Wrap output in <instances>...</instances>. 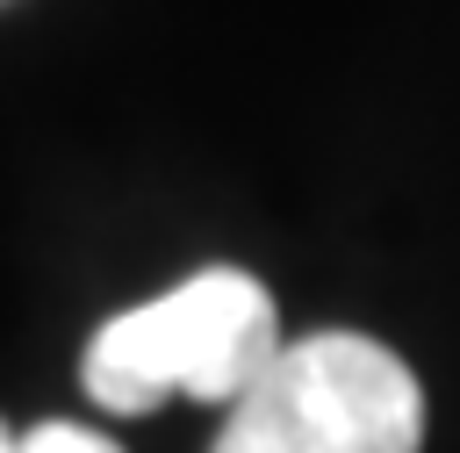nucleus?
<instances>
[{"mask_svg":"<svg viewBox=\"0 0 460 453\" xmlns=\"http://www.w3.org/2000/svg\"><path fill=\"white\" fill-rule=\"evenodd\" d=\"M0 453H122V446L101 439L93 424H65V417H50V424H36V431L0 424Z\"/></svg>","mask_w":460,"mask_h":453,"instance_id":"nucleus-3","label":"nucleus"},{"mask_svg":"<svg viewBox=\"0 0 460 453\" xmlns=\"http://www.w3.org/2000/svg\"><path fill=\"white\" fill-rule=\"evenodd\" d=\"M280 345L288 338H280V309L266 280H252L244 266H201L180 288L108 316L86 338L79 381L115 417H144L165 395L230 410L273 367Z\"/></svg>","mask_w":460,"mask_h":453,"instance_id":"nucleus-1","label":"nucleus"},{"mask_svg":"<svg viewBox=\"0 0 460 453\" xmlns=\"http://www.w3.org/2000/svg\"><path fill=\"white\" fill-rule=\"evenodd\" d=\"M424 388L359 331L288 338L273 367L223 410L208 453H417Z\"/></svg>","mask_w":460,"mask_h":453,"instance_id":"nucleus-2","label":"nucleus"}]
</instances>
